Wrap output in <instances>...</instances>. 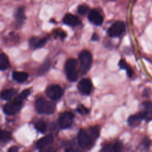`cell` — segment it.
<instances>
[{
	"label": "cell",
	"mask_w": 152,
	"mask_h": 152,
	"mask_svg": "<svg viewBox=\"0 0 152 152\" xmlns=\"http://www.w3.org/2000/svg\"><path fill=\"white\" fill-rule=\"evenodd\" d=\"M35 107L39 113L50 115L54 112L55 106L53 103L48 101L45 98L40 97L35 102Z\"/></svg>",
	"instance_id": "1"
},
{
	"label": "cell",
	"mask_w": 152,
	"mask_h": 152,
	"mask_svg": "<svg viewBox=\"0 0 152 152\" xmlns=\"http://www.w3.org/2000/svg\"><path fill=\"white\" fill-rule=\"evenodd\" d=\"M80 68L83 72L86 73L89 71L92 63V56L87 50H83L79 55Z\"/></svg>",
	"instance_id": "2"
},
{
	"label": "cell",
	"mask_w": 152,
	"mask_h": 152,
	"mask_svg": "<svg viewBox=\"0 0 152 152\" xmlns=\"http://www.w3.org/2000/svg\"><path fill=\"white\" fill-rule=\"evenodd\" d=\"M77 61L75 59H69L65 64V69L67 78L70 81H75L78 78L76 69Z\"/></svg>",
	"instance_id": "3"
},
{
	"label": "cell",
	"mask_w": 152,
	"mask_h": 152,
	"mask_svg": "<svg viewBox=\"0 0 152 152\" xmlns=\"http://www.w3.org/2000/svg\"><path fill=\"white\" fill-rule=\"evenodd\" d=\"M125 29V24L122 21H116L108 29L107 33L110 37H118L122 34Z\"/></svg>",
	"instance_id": "4"
},
{
	"label": "cell",
	"mask_w": 152,
	"mask_h": 152,
	"mask_svg": "<svg viewBox=\"0 0 152 152\" xmlns=\"http://www.w3.org/2000/svg\"><path fill=\"white\" fill-rule=\"evenodd\" d=\"M46 93L50 99L56 100L60 99L62 96L63 90L59 85H52L47 88Z\"/></svg>",
	"instance_id": "5"
},
{
	"label": "cell",
	"mask_w": 152,
	"mask_h": 152,
	"mask_svg": "<svg viewBox=\"0 0 152 152\" xmlns=\"http://www.w3.org/2000/svg\"><path fill=\"white\" fill-rule=\"evenodd\" d=\"M74 115L70 112H65L61 114L59 118L60 127L62 129L69 128L72 124Z\"/></svg>",
	"instance_id": "6"
},
{
	"label": "cell",
	"mask_w": 152,
	"mask_h": 152,
	"mask_svg": "<svg viewBox=\"0 0 152 152\" xmlns=\"http://www.w3.org/2000/svg\"><path fill=\"white\" fill-rule=\"evenodd\" d=\"M78 141L80 145L83 148L88 147L92 142L91 137L84 129H81L79 131L78 134Z\"/></svg>",
	"instance_id": "7"
},
{
	"label": "cell",
	"mask_w": 152,
	"mask_h": 152,
	"mask_svg": "<svg viewBox=\"0 0 152 152\" xmlns=\"http://www.w3.org/2000/svg\"><path fill=\"white\" fill-rule=\"evenodd\" d=\"M78 88L82 94L88 95L91 91L92 83L89 79L83 78L78 83Z\"/></svg>",
	"instance_id": "8"
},
{
	"label": "cell",
	"mask_w": 152,
	"mask_h": 152,
	"mask_svg": "<svg viewBox=\"0 0 152 152\" xmlns=\"http://www.w3.org/2000/svg\"><path fill=\"white\" fill-rule=\"evenodd\" d=\"M142 111L140 112L144 119L149 121L152 119V103L149 101L144 102L142 104Z\"/></svg>",
	"instance_id": "9"
},
{
	"label": "cell",
	"mask_w": 152,
	"mask_h": 152,
	"mask_svg": "<svg viewBox=\"0 0 152 152\" xmlns=\"http://www.w3.org/2000/svg\"><path fill=\"white\" fill-rule=\"evenodd\" d=\"M21 104L17 103L13 101L5 104L4 106L3 110L4 113L8 115H13L19 112L21 108Z\"/></svg>",
	"instance_id": "10"
},
{
	"label": "cell",
	"mask_w": 152,
	"mask_h": 152,
	"mask_svg": "<svg viewBox=\"0 0 152 152\" xmlns=\"http://www.w3.org/2000/svg\"><path fill=\"white\" fill-rule=\"evenodd\" d=\"M88 19L91 22L93 23L97 26L101 25L103 21V18L102 16L99 14L97 11L95 10H93L89 12Z\"/></svg>",
	"instance_id": "11"
},
{
	"label": "cell",
	"mask_w": 152,
	"mask_h": 152,
	"mask_svg": "<svg viewBox=\"0 0 152 152\" xmlns=\"http://www.w3.org/2000/svg\"><path fill=\"white\" fill-rule=\"evenodd\" d=\"M54 138L52 134L48 135L40 140H39L36 142V147L39 148H43L50 144H51L53 141Z\"/></svg>",
	"instance_id": "12"
},
{
	"label": "cell",
	"mask_w": 152,
	"mask_h": 152,
	"mask_svg": "<svg viewBox=\"0 0 152 152\" xmlns=\"http://www.w3.org/2000/svg\"><path fill=\"white\" fill-rule=\"evenodd\" d=\"M63 22L65 24L71 26H75L81 23L80 20L77 16L71 14H66L63 18Z\"/></svg>",
	"instance_id": "13"
},
{
	"label": "cell",
	"mask_w": 152,
	"mask_h": 152,
	"mask_svg": "<svg viewBox=\"0 0 152 152\" xmlns=\"http://www.w3.org/2000/svg\"><path fill=\"white\" fill-rule=\"evenodd\" d=\"M144 119L142 114L140 112L138 113L130 116L128 119V124L132 127L138 126L141 121Z\"/></svg>",
	"instance_id": "14"
},
{
	"label": "cell",
	"mask_w": 152,
	"mask_h": 152,
	"mask_svg": "<svg viewBox=\"0 0 152 152\" xmlns=\"http://www.w3.org/2000/svg\"><path fill=\"white\" fill-rule=\"evenodd\" d=\"M47 38L39 39L37 37H33L29 40L30 45L36 48H39L43 47L47 42Z\"/></svg>",
	"instance_id": "15"
},
{
	"label": "cell",
	"mask_w": 152,
	"mask_h": 152,
	"mask_svg": "<svg viewBox=\"0 0 152 152\" xmlns=\"http://www.w3.org/2000/svg\"><path fill=\"white\" fill-rule=\"evenodd\" d=\"M13 79L18 83H23L28 78V75L26 72L20 71H13L12 74Z\"/></svg>",
	"instance_id": "16"
},
{
	"label": "cell",
	"mask_w": 152,
	"mask_h": 152,
	"mask_svg": "<svg viewBox=\"0 0 152 152\" xmlns=\"http://www.w3.org/2000/svg\"><path fill=\"white\" fill-rule=\"evenodd\" d=\"M15 18L18 26H21L23 24V21L25 19V14H24V7H21L18 8L15 15Z\"/></svg>",
	"instance_id": "17"
},
{
	"label": "cell",
	"mask_w": 152,
	"mask_h": 152,
	"mask_svg": "<svg viewBox=\"0 0 152 152\" xmlns=\"http://www.w3.org/2000/svg\"><path fill=\"white\" fill-rule=\"evenodd\" d=\"M17 93L16 90L14 88L6 89L1 92V97L4 100H10L13 96H14Z\"/></svg>",
	"instance_id": "18"
},
{
	"label": "cell",
	"mask_w": 152,
	"mask_h": 152,
	"mask_svg": "<svg viewBox=\"0 0 152 152\" xmlns=\"http://www.w3.org/2000/svg\"><path fill=\"white\" fill-rule=\"evenodd\" d=\"M30 94V89H25L19 95H18L15 99L14 102H15L17 103L21 104L22 103L23 100L27 98Z\"/></svg>",
	"instance_id": "19"
},
{
	"label": "cell",
	"mask_w": 152,
	"mask_h": 152,
	"mask_svg": "<svg viewBox=\"0 0 152 152\" xmlns=\"http://www.w3.org/2000/svg\"><path fill=\"white\" fill-rule=\"evenodd\" d=\"M9 66V61L6 55L1 53L0 55V69L1 71L6 69Z\"/></svg>",
	"instance_id": "20"
},
{
	"label": "cell",
	"mask_w": 152,
	"mask_h": 152,
	"mask_svg": "<svg viewBox=\"0 0 152 152\" xmlns=\"http://www.w3.org/2000/svg\"><path fill=\"white\" fill-rule=\"evenodd\" d=\"M35 128L40 132H45L46 129V124L43 121H39L35 124Z\"/></svg>",
	"instance_id": "21"
},
{
	"label": "cell",
	"mask_w": 152,
	"mask_h": 152,
	"mask_svg": "<svg viewBox=\"0 0 152 152\" xmlns=\"http://www.w3.org/2000/svg\"><path fill=\"white\" fill-rule=\"evenodd\" d=\"M11 138V132L7 131H1V141L2 142H5L10 140Z\"/></svg>",
	"instance_id": "22"
},
{
	"label": "cell",
	"mask_w": 152,
	"mask_h": 152,
	"mask_svg": "<svg viewBox=\"0 0 152 152\" xmlns=\"http://www.w3.org/2000/svg\"><path fill=\"white\" fill-rule=\"evenodd\" d=\"M89 131L93 138H97L99 135V127L98 126H91L89 128Z\"/></svg>",
	"instance_id": "23"
},
{
	"label": "cell",
	"mask_w": 152,
	"mask_h": 152,
	"mask_svg": "<svg viewBox=\"0 0 152 152\" xmlns=\"http://www.w3.org/2000/svg\"><path fill=\"white\" fill-rule=\"evenodd\" d=\"M49 66H50L49 62L48 61H46L43 64H42L41 66L39 68V74H43V73H45V72H46L49 69Z\"/></svg>",
	"instance_id": "24"
},
{
	"label": "cell",
	"mask_w": 152,
	"mask_h": 152,
	"mask_svg": "<svg viewBox=\"0 0 152 152\" xmlns=\"http://www.w3.org/2000/svg\"><path fill=\"white\" fill-rule=\"evenodd\" d=\"M150 145H151V140L147 137L144 138L142 141L141 142V146L144 150H148L150 147Z\"/></svg>",
	"instance_id": "25"
},
{
	"label": "cell",
	"mask_w": 152,
	"mask_h": 152,
	"mask_svg": "<svg viewBox=\"0 0 152 152\" xmlns=\"http://www.w3.org/2000/svg\"><path fill=\"white\" fill-rule=\"evenodd\" d=\"M88 10H89V8H88V6H87L86 5H80L78 7L77 11L80 14L84 15L88 12Z\"/></svg>",
	"instance_id": "26"
},
{
	"label": "cell",
	"mask_w": 152,
	"mask_h": 152,
	"mask_svg": "<svg viewBox=\"0 0 152 152\" xmlns=\"http://www.w3.org/2000/svg\"><path fill=\"white\" fill-rule=\"evenodd\" d=\"M113 148L114 152H122L123 149L122 144L120 141H116L113 145Z\"/></svg>",
	"instance_id": "27"
},
{
	"label": "cell",
	"mask_w": 152,
	"mask_h": 152,
	"mask_svg": "<svg viewBox=\"0 0 152 152\" xmlns=\"http://www.w3.org/2000/svg\"><path fill=\"white\" fill-rule=\"evenodd\" d=\"M77 110L80 113H81V115H86V114H87L89 112L88 109L87 107H86L82 105V104H80V105H79L78 106V107L77 109Z\"/></svg>",
	"instance_id": "28"
},
{
	"label": "cell",
	"mask_w": 152,
	"mask_h": 152,
	"mask_svg": "<svg viewBox=\"0 0 152 152\" xmlns=\"http://www.w3.org/2000/svg\"><path fill=\"white\" fill-rule=\"evenodd\" d=\"M100 152H114L113 145L109 144H106L104 145H103Z\"/></svg>",
	"instance_id": "29"
},
{
	"label": "cell",
	"mask_w": 152,
	"mask_h": 152,
	"mask_svg": "<svg viewBox=\"0 0 152 152\" xmlns=\"http://www.w3.org/2000/svg\"><path fill=\"white\" fill-rule=\"evenodd\" d=\"M118 65L119 66V67H120L121 68H122V69H126L128 67V65H127L126 61H125L124 59H121V60L119 61V64H118Z\"/></svg>",
	"instance_id": "30"
},
{
	"label": "cell",
	"mask_w": 152,
	"mask_h": 152,
	"mask_svg": "<svg viewBox=\"0 0 152 152\" xmlns=\"http://www.w3.org/2000/svg\"><path fill=\"white\" fill-rule=\"evenodd\" d=\"M56 35L58 37H59L61 39H64L66 37V33L63 30H56Z\"/></svg>",
	"instance_id": "31"
},
{
	"label": "cell",
	"mask_w": 152,
	"mask_h": 152,
	"mask_svg": "<svg viewBox=\"0 0 152 152\" xmlns=\"http://www.w3.org/2000/svg\"><path fill=\"white\" fill-rule=\"evenodd\" d=\"M40 152H55V150L50 147H46L43 148H42Z\"/></svg>",
	"instance_id": "32"
},
{
	"label": "cell",
	"mask_w": 152,
	"mask_h": 152,
	"mask_svg": "<svg viewBox=\"0 0 152 152\" xmlns=\"http://www.w3.org/2000/svg\"><path fill=\"white\" fill-rule=\"evenodd\" d=\"M126 70V73H127L128 76L129 77H132V75H133V71H132V69L130 67L128 66Z\"/></svg>",
	"instance_id": "33"
},
{
	"label": "cell",
	"mask_w": 152,
	"mask_h": 152,
	"mask_svg": "<svg viewBox=\"0 0 152 152\" xmlns=\"http://www.w3.org/2000/svg\"><path fill=\"white\" fill-rule=\"evenodd\" d=\"M18 148L17 146L11 147L8 151V152H18Z\"/></svg>",
	"instance_id": "34"
},
{
	"label": "cell",
	"mask_w": 152,
	"mask_h": 152,
	"mask_svg": "<svg viewBox=\"0 0 152 152\" xmlns=\"http://www.w3.org/2000/svg\"><path fill=\"white\" fill-rule=\"evenodd\" d=\"M99 39V36L97 33H94L91 37V40L93 41H97Z\"/></svg>",
	"instance_id": "35"
},
{
	"label": "cell",
	"mask_w": 152,
	"mask_h": 152,
	"mask_svg": "<svg viewBox=\"0 0 152 152\" xmlns=\"http://www.w3.org/2000/svg\"><path fill=\"white\" fill-rule=\"evenodd\" d=\"M150 90L149 89H146V90H144V95L145 96H148L149 95H150Z\"/></svg>",
	"instance_id": "36"
},
{
	"label": "cell",
	"mask_w": 152,
	"mask_h": 152,
	"mask_svg": "<svg viewBox=\"0 0 152 152\" xmlns=\"http://www.w3.org/2000/svg\"><path fill=\"white\" fill-rule=\"evenodd\" d=\"M66 152H77V151L74 148H68L66 150Z\"/></svg>",
	"instance_id": "37"
}]
</instances>
